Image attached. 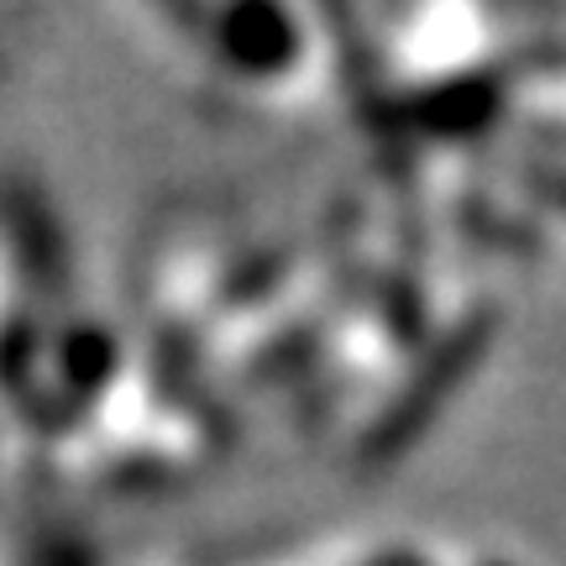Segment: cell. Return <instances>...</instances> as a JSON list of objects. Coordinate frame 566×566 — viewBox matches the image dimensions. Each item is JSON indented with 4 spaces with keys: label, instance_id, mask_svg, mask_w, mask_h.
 <instances>
[{
    "label": "cell",
    "instance_id": "cell-1",
    "mask_svg": "<svg viewBox=\"0 0 566 566\" xmlns=\"http://www.w3.org/2000/svg\"><path fill=\"white\" fill-rule=\"evenodd\" d=\"M132 11L163 48L195 59V74L258 111L315 101L346 48L321 0H132Z\"/></svg>",
    "mask_w": 566,
    "mask_h": 566
}]
</instances>
